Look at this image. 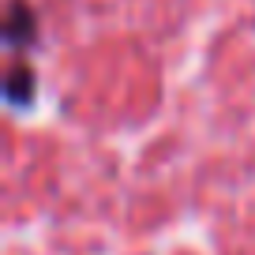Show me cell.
Masks as SVG:
<instances>
[{
	"mask_svg": "<svg viewBox=\"0 0 255 255\" xmlns=\"http://www.w3.org/2000/svg\"><path fill=\"white\" fill-rule=\"evenodd\" d=\"M8 98L15 105H26L34 98V72L26 68H11V79H8Z\"/></svg>",
	"mask_w": 255,
	"mask_h": 255,
	"instance_id": "cell-2",
	"label": "cell"
},
{
	"mask_svg": "<svg viewBox=\"0 0 255 255\" xmlns=\"http://www.w3.org/2000/svg\"><path fill=\"white\" fill-rule=\"evenodd\" d=\"M8 15H11L8 19V41H11V45H19L23 38H30V34H34V15L19 4V0L8 8Z\"/></svg>",
	"mask_w": 255,
	"mask_h": 255,
	"instance_id": "cell-1",
	"label": "cell"
}]
</instances>
